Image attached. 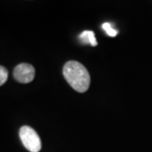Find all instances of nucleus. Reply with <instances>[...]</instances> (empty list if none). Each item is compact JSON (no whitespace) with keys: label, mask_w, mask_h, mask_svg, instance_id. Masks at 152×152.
I'll return each mask as SVG.
<instances>
[{"label":"nucleus","mask_w":152,"mask_h":152,"mask_svg":"<svg viewBox=\"0 0 152 152\" xmlns=\"http://www.w3.org/2000/svg\"><path fill=\"white\" fill-rule=\"evenodd\" d=\"M80 39L83 43L90 44L92 47H96L97 45V42L95 37V34L92 31H85L80 35Z\"/></svg>","instance_id":"20e7f679"},{"label":"nucleus","mask_w":152,"mask_h":152,"mask_svg":"<svg viewBox=\"0 0 152 152\" xmlns=\"http://www.w3.org/2000/svg\"><path fill=\"white\" fill-rule=\"evenodd\" d=\"M102 29L109 37H116L118 35V31L115 30L110 23H104L102 25Z\"/></svg>","instance_id":"39448f33"},{"label":"nucleus","mask_w":152,"mask_h":152,"mask_svg":"<svg viewBox=\"0 0 152 152\" xmlns=\"http://www.w3.org/2000/svg\"><path fill=\"white\" fill-rule=\"evenodd\" d=\"M35 69L29 64H20L14 69V77L17 81L22 84H28L35 78Z\"/></svg>","instance_id":"7ed1b4c3"},{"label":"nucleus","mask_w":152,"mask_h":152,"mask_svg":"<svg viewBox=\"0 0 152 152\" xmlns=\"http://www.w3.org/2000/svg\"><path fill=\"white\" fill-rule=\"evenodd\" d=\"M64 75L71 87L80 93L86 91L90 87L91 77L86 67L79 62L69 61L64 67Z\"/></svg>","instance_id":"f257e3e1"},{"label":"nucleus","mask_w":152,"mask_h":152,"mask_svg":"<svg viewBox=\"0 0 152 152\" xmlns=\"http://www.w3.org/2000/svg\"><path fill=\"white\" fill-rule=\"evenodd\" d=\"M20 138L24 146L30 152H39L41 151V139L32 128L29 126H23L20 129Z\"/></svg>","instance_id":"f03ea898"},{"label":"nucleus","mask_w":152,"mask_h":152,"mask_svg":"<svg viewBox=\"0 0 152 152\" xmlns=\"http://www.w3.org/2000/svg\"><path fill=\"white\" fill-rule=\"evenodd\" d=\"M8 76H9L8 70L4 67L0 66V86L5 84V82L8 80Z\"/></svg>","instance_id":"423d86ee"}]
</instances>
